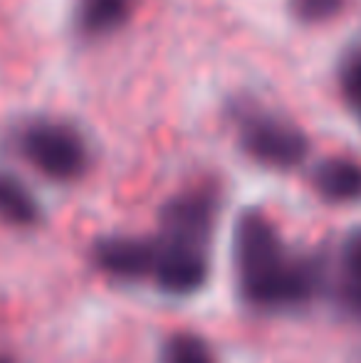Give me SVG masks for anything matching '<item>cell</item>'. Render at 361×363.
Listing matches in <instances>:
<instances>
[{"mask_svg": "<svg viewBox=\"0 0 361 363\" xmlns=\"http://www.w3.org/2000/svg\"><path fill=\"white\" fill-rule=\"evenodd\" d=\"M233 259L243 296L265 309L304 304L324 282L322 262L287 252L272 220L255 208L238 216Z\"/></svg>", "mask_w": 361, "mask_h": 363, "instance_id": "obj_1", "label": "cell"}, {"mask_svg": "<svg viewBox=\"0 0 361 363\" xmlns=\"http://www.w3.org/2000/svg\"><path fill=\"white\" fill-rule=\"evenodd\" d=\"M18 151L45 178L77 181L89 163V151L74 126L55 119H35L18 134Z\"/></svg>", "mask_w": 361, "mask_h": 363, "instance_id": "obj_2", "label": "cell"}, {"mask_svg": "<svg viewBox=\"0 0 361 363\" xmlns=\"http://www.w3.org/2000/svg\"><path fill=\"white\" fill-rule=\"evenodd\" d=\"M240 141L250 158L267 168L289 171L299 166L309 151V141L297 126L272 114H245L240 121Z\"/></svg>", "mask_w": 361, "mask_h": 363, "instance_id": "obj_3", "label": "cell"}, {"mask_svg": "<svg viewBox=\"0 0 361 363\" xmlns=\"http://www.w3.org/2000/svg\"><path fill=\"white\" fill-rule=\"evenodd\" d=\"M218 203L208 191H188L166 203L161 213L164 240L193 247H206L216 225Z\"/></svg>", "mask_w": 361, "mask_h": 363, "instance_id": "obj_4", "label": "cell"}, {"mask_svg": "<svg viewBox=\"0 0 361 363\" xmlns=\"http://www.w3.org/2000/svg\"><path fill=\"white\" fill-rule=\"evenodd\" d=\"M151 277L164 291L188 296L198 291L208 279V257L203 247L156 240V259Z\"/></svg>", "mask_w": 361, "mask_h": 363, "instance_id": "obj_5", "label": "cell"}, {"mask_svg": "<svg viewBox=\"0 0 361 363\" xmlns=\"http://www.w3.org/2000/svg\"><path fill=\"white\" fill-rule=\"evenodd\" d=\"M156 259V242L136 238H101L91 247L96 269L114 279H141L151 274Z\"/></svg>", "mask_w": 361, "mask_h": 363, "instance_id": "obj_6", "label": "cell"}, {"mask_svg": "<svg viewBox=\"0 0 361 363\" xmlns=\"http://www.w3.org/2000/svg\"><path fill=\"white\" fill-rule=\"evenodd\" d=\"M317 193L329 203L361 201V163L352 158H327L312 173Z\"/></svg>", "mask_w": 361, "mask_h": 363, "instance_id": "obj_7", "label": "cell"}, {"mask_svg": "<svg viewBox=\"0 0 361 363\" xmlns=\"http://www.w3.org/2000/svg\"><path fill=\"white\" fill-rule=\"evenodd\" d=\"M43 220V208L35 193L13 176L0 168V223L10 228H35Z\"/></svg>", "mask_w": 361, "mask_h": 363, "instance_id": "obj_8", "label": "cell"}, {"mask_svg": "<svg viewBox=\"0 0 361 363\" xmlns=\"http://www.w3.org/2000/svg\"><path fill=\"white\" fill-rule=\"evenodd\" d=\"M131 0H79L74 23L84 35H104L129 18Z\"/></svg>", "mask_w": 361, "mask_h": 363, "instance_id": "obj_9", "label": "cell"}, {"mask_svg": "<svg viewBox=\"0 0 361 363\" xmlns=\"http://www.w3.org/2000/svg\"><path fill=\"white\" fill-rule=\"evenodd\" d=\"M339 291L347 306L361 311V228L352 230L342 242L339 257Z\"/></svg>", "mask_w": 361, "mask_h": 363, "instance_id": "obj_10", "label": "cell"}, {"mask_svg": "<svg viewBox=\"0 0 361 363\" xmlns=\"http://www.w3.org/2000/svg\"><path fill=\"white\" fill-rule=\"evenodd\" d=\"M164 363H213L211 346L196 334H176L164 346Z\"/></svg>", "mask_w": 361, "mask_h": 363, "instance_id": "obj_11", "label": "cell"}, {"mask_svg": "<svg viewBox=\"0 0 361 363\" xmlns=\"http://www.w3.org/2000/svg\"><path fill=\"white\" fill-rule=\"evenodd\" d=\"M339 79H342V89H344V96H347L349 106L357 111L361 119V45L354 48L352 52H347V57L342 60Z\"/></svg>", "mask_w": 361, "mask_h": 363, "instance_id": "obj_12", "label": "cell"}, {"mask_svg": "<svg viewBox=\"0 0 361 363\" xmlns=\"http://www.w3.org/2000/svg\"><path fill=\"white\" fill-rule=\"evenodd\" d=\"M344 0H289V10L302 23H322L342 10Z\"/></svg>", "mask_w": 361, "mask_h": 363, "instance_id": "obj_13", "label": "cell"}, {"mask_svg": "<svg viewBox=\"0 0 361 363\" xmlns=\"http://www.w3.org/2000/svg\"><path fill=\"white\" fill-rule=\"evenodd\" d=\"M0 363H15V361H13V356H8V354H0Z\"/></svg>", "mask_w": 361, "mask_h": 363, "instance_id": "obj_14", "label": "cell"}]
</instances>
